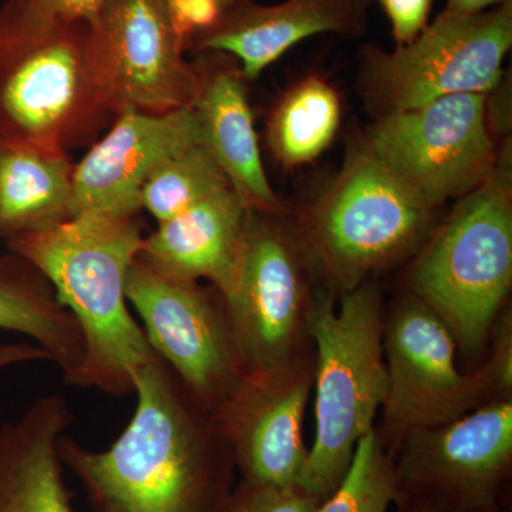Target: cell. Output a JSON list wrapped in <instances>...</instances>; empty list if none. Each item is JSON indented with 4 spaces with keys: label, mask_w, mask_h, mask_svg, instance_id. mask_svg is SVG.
<instances>
[{
    "label": "cell",
    "mask_w": 512,
    "mask_h": 512,
    "mask_svg": "<svg viewBox=\"0 0 512 512\" xmlns=\"http://www.w3.org/2000/svg\"><path fill=\"white\" fill-rule=\"evenodd\" d=\"M507 0H447L446 10L457 13H478L494 8Z\"/></svg>",
    "instance_id": "31"
},
{
    "label": "cell",
    "mask_w": 512,
    "mask_h": 512,
    "mask_svg": "<svg viewBox=\"0 0 512 512\" xmlns=\"http://www.w3.org/2000/svg\"><path fill=\"white\" fill-rule=\"evenodd\" d=\"M370 0H281L259 5L241 0L221 10L217 22L188 43L197 52L222 53L239 63L244 80H255L266 67L308 37L333 33L349 39L365 36Z\"/></svg>",
    "instance_id": "16"
},
{
    "label": "cell",
    "mask_w": 512,
    "mask_h": 512,
    "mask_svg": "<svg viewBox=\"0 0 512 512\" xmlns=\"http://www.w3.org/2000/svg\"><path fill=\"white\" fill-rule=\"evenodd\" d=\"M485 377L491 384L494 396L510 397L512 386V328L511 318H503L497 328L493 343V352L483 367Z\"/></svg>",
    "instance_id": "28"
},
{
    "label": "cell",
    "mask_w": 512,
    "mask_h": 512,
    "mask_svg": "<svg viewBox=\"0 0 512 512\" xmlns=\"http://www.w3.org/2000/svg\"><path fill=\"white\" fill-rule=\"evenodd\" d=\"M433 210L362 147L313 205L302 247L330 284L350 291L412 254Z\"/></svg>",
    "instance_id": "6"
},
{
    "label": "cell",
    "mask_w": 512,
    "mask_h": 512,
    "mask_svg": "<svg viewBox=\"0 0 512 512\" xmlns=\"http://www.w3.org/2000/svg\"><path fill=\"white\" fill-rule=\"evenodd\" d=\"M0 330L19 333L45 350L63 379L84 355L82 330L57 301L52 285L19 255H0Z\"/></svg>",
    "instance_id": "21"
},
{
    "label": "cell",
    "mask_w": 512,
    "mask_h": 512,
    "mask_svg": "<svg viewBox=\"0 0 512 512\" xmlns=\"http://www.w3.org/2000/svg\"><path fill=\"white\" fill-rule=\"evenodd\" d=\"M201 82L194 107L200 120L202 146L227 177L229 187L248 211L279 215L281 200L269 184L262 163L254 117L239 69L218 64L200 67Z\"/></svg>",
    "instance_id": "19"
},
{
    "label": "cell",
    "mask_w": 512,
    "mask_h": 512,
    "mask_svg": "<svg viewBox=\"0 0 512 512\" xmlns=\"http://www.w3.org/2000/svg\"><path fill=\"white\" fill-rule=\"evenodd\" d=\"M507 150L461 198L409 272L413 295L439 316L466 355L488 342L512 284V183Z\"/></svg>",
    "instance_id": "4"
},
{
    "label": "cell",
    "mask_w": 512,
    "mask_h": 512,
    "mask_svg": "<svg viewBox=\"0 0 512 512\" xmlns=\"http://www.w3.org/2000/svg\"><path fill=\"white\" fill-rule=\"evenodd\" d=\"M138 215H76L55 227L6 241L35 266L82 330L84 355L64 382L121 399L137 373L156 359L130 311L126 282L143 247Z\"/></svg>",
    "instance_id": "2"
},
{
    "label": "cell",
    "mask_w": 512,
    "mask_h": 512,
    "mask_svg": "<svg viewBox=\"0 0 512 512\" xmlns=\"http://www.w3.org/2000/svg\"><path fill=\"white\" fill-rule=\"evenodd\" d=\"M126 295L156 355L191 399L214 413L247 372L220 293L200 281L164 274L137 256Z\"/></svg>",
    "instance_id": "8"
},
{
    "label": "cell",
    "mask_w": 512,
    "mask_h": 512,
    "mask_svg": "<svg viewBox=\"0 0 512 512\" xmlns=\"http://www.w3.org/2000/svg\"><path fill=\"white\" fill-rule=\"evenodd\" d=\"M72 424L63 397L47 394L0 427V512H76L59 456Z\"/></svg>",
    "instance_id": "17"
},
{
    "label": "cell",
    "mask_w": 512,
    "mask_h": 512,
    "mask_svg": "<svg viewBox=\"0 0 512 512\" xmlns=\"http://www.w3.org/2000/svg\"><path fill=\"white\" fill-rule=\"evenodd\" d=\"M185 43L217 22L221 9L215 0H165Z\"/></svg>",
    "instance_id": "29"
},
{
    "label": "cell",
    "mask_w": 512,
    "mask_h": 512,
    "mask_svg": "<svg viewBox=\"0 0 512 512\" xmlns=\"http://www.w3.org/2000/svg\"><path fill=\"white\" fill-rule=\"evenodd\" d=\"M384 318L379 286L363 282L335 295L312 296L308 335L316 345L315 440L299 488L323 501L352 463L359 441L375 426L387 393Z\"/></svg>",
    "instance_id": "3"
},
{
    "label": "cell",
    "mask_w": 512,
    "mask_h": 512,
    "mask_svg": "<svg viewBox=\"0 0 512 512\" xmlns=\"http://www.w3.org/2000/svg\"><path fill=\"white\" fill-rule=\"evenodd\" d=\"M195 144H202V137L192 104L161 114L121 111L74 164L72 217L87 212L138 215L148 178L168 158Z\"/></svg>",
    "instance_id": "15"
},
{
    "label": "cell",
    "mask_w": 512,
    "mask_h": 512,
    "mask_svg": "<svg viewBox=\"0 0 512 512\" xmlns=\"http://www.w3.org/2000/svg\"><path fill=\"white\" fill-rule=\"evenodd\" d=\"M320 501L302 488L242 481L229 495L224 512H316Z\"/></svg>",
    "instance_id": "25"
},
{
    "label": "cell",
    "mask_w": 512,
    "mask_h": 512,
    "mask_svg": "<svg viewBox=\"0 0 512 512\" xmlns=\"http://www.w3.org/2000/svg\"><path fill=\"white\" fill-rule=\"evenodd\" d=\"M275 217L248 211L237 271L221 296L247 372L298 359L296 349L308 335L313 295L302 252Z\"/></svg>",
    "instance_id": "12"
},
{
    "label": "cell",
    "mask_w": 512,
    "mask_h": 512,
    "mask_svg": "<svg viewBox=\"0 0 512 512\" xmlns=\"http://www.w3.org/2000/svg\"><path fill=\"white\" fill-rule=\"evenodd\" d=\"M512 46V0L478 13L444 9L409 45L362 53L367 97L384 114L453 94H487Z\"/></svg>",
    "instance_id": "7"
},
{
    "label": "cell",
    "mask_w": 512,
    "mask_h": 512,
    "mask_svg": "<svg viewBox=\"0 0 512 512\" xmlns=\"http://www.w3.org/2000/svg\"><path fill=\"white\" fill-rule=\"evenodd\" d=\"M136 412L107 450L59 440L93 512H224L234 458L212 416L156 356L134 379Z\"/></svg>",
    "instance_id": "1"
},
{
    "label": "cell",
    "mask_w": 512,
    "mask_h": 512,
    "mask_svg": "<svg viewBox=\"0 0 512 512\" xmlns=\"http://www.w3.org/2000/svg\"><path fill=\"white\" fill-rule=\"evenodd\" d=\"M103 0H6L0 18L25 25L92 22Z\"/></svg>",
    "instance_id": "26"
},
{
    "label": "cell",
    "mask_w": 512,
    "mask_h": 512,
    "mask_svg": "<svg viewBox=\"0 0 512 512\" xmlns=\"http://www.w3.org/2000/svg\"><path fill=\"white\" fill-rule=\"evenodd\" d=\"M248 210L232 188L218 192L144 237L140 258L164 274L208 281L220 295L237 271Z\"/></svg>",
    "instance_id": "18"
},
{
    "label": "cell",
    "mask_w": 512,
    "mask_h": 512,
    "mask_svg": "<svg viewBox=\"0 0 512 512\" xmlns=\"http://www.w3.org/2000/svg\"><path fill=\"white\" fill-rule=\"evenodd\" d=\"M114 119L90 60L87 23L0 18V140L69 153Z\"/></svg>",
    "instance_id": "5"
},
{
    "label": "cell",
    "mask_w": 512,
    "mask_h": 512,
    "mask_svg": "<svg viewBox=\"0 0 512 512\" xmlns=\"http://www.w3.org/2000/svg\"><path fill=\"white\" fill-rule=\"evenodd\" d=\"M397 493L392 457L373 429L359 441L345 477L316 512H389Z\"/></svg>",
    "instance_id": "24"
},
{
    "label": "cell",
    "mask_w": 512,
    "mask_h": 512,
    "mask_svg": "<svg viewBox=\"0 0 512 512\" xmlns=\"http://www.w3.org/2000/svg\"><path fill=\"white\" fill-rule=\"evenodd\" d=\"M339 124L338 93L325 80L309 77L279 101L266 136L276 160L293 168L316 160L332 143Z\"/></svg>",
    "instance_id": "22"
},
{
    "label": "cell",
    "mask_w": 512,
    "mask_h": 512,
    "mask_svg": "<svg viewBox=\"0 0 512 512\" xmlns=\"http://www.w3.org/2000/svg\"><path fill=\"white\" fill-rule=\"evenodd\" d=\"M228 188L227 177L207 148L195 144L168 158L148 178L141 191V210L150 212L158 224Z\"/></svg>",
    "instance_id": "23"
},
{
    "label": "cell",
    "mask_w": 512,
    "mask_h": 512,
    "mask_svg": "<svg viewBox=\"0 0 512 512\" xmlns=\"http://www.w3.org/2000/svg\"><path fill=\"white\" fill-rule=\"evenodd\" d=\"M392 25L396 46L412 43L429 25L433 0H375Z\"/></svg>",
    "instance_id": "27"
},
{
    "label": "cell",
    "mask_w": 512,
    "mask_h": 512,
    "mask_svg": "<svg viewBox=\"0 0 512 512\" xmlns=\"http://www.w3.org/2000/svg\"><path fill=\"white\" fill-rule=\"evenodd\" d=\"M313 373L301 360L247 372L211 414L244 481L299 487L309 450L302 437Z\"/></svg>",
    "instance_id": "13"
},
{
    "label": "cell",
    "mask_w": 512,
    "mask_h": 512,
    "mask_svg": "<svg viewBox=\"0 0 512 512\" xmlns=\"http://www.w3.org/2000/svg\"><path fill=\"white\" fill-rule=\"evenodd\" d=\"M394 453H399L397 484L456 507H485L511 464V397L490 400L460 419L410 434Z\"/></svg>",
    "instance_id": "14"
},
{
    "label": "cell",
    "mask_w": 512,
    "mask_h": 512,
    "mask_svg": "<svg viewBox=\"0 0 512 512\" xmlns=\"http://www.w3.org/2000/svg\"><path fill=\"white\" fill-rule=\"evenodd\" d=\"M220 6L221 10L229 8V6L235 5V3L241 2V0H215Z\"/></svg>",
    "instance_id": "32"
},
{
    "label": "cell",
    "mask_w": 512,
    "mask_h": 512,
    "mask_svg": "<svg viewBox=\"0 0 512 512\" xmlns=\"http://www.w3.org/2000/svg\"><path fill=\"white\" fill-rule=\"evenodd\" d=\"M87 45L101 92L114 116L161 114L191 106L200 70L165 0H103L87 25Z\"/></svg>",
    "instance_id": "11"
},
{
    "label": "cell",
    "mask_w": 512,
    "mask_h": 512,
    "mask_svg": "<svg viewBox=\"0 0 512 512\" xmlns=\"http://www.w3.org/2000/svg\"><path fill=\"white\" fill-rule=\"evenodd\" d=\"M413 512H443V511L433 510V508H421V510H416Z\"/></svg>",
    "instance_id": "33"
},
{
    "label": "cell",
    "mask_w": 512,
    "mask_h": 512,
    "mask_svg": "<svg viewBox=\"0 0 512 512\" xmlns=\"http://www.w3.org/2000/svg\"><path fill=\"white\" fill-rule=\"evenodd\" d=\"M49 360L45 350L35 343H0V372L10 367L28 365L33 362Z\"/></svg>",
    "instance_id": "30"
},
{
    "label": "cell",
    "mask_w": 512,
    "mask_h": 512,
    "mask_svg": "<svg viewBox=\"0 0 512 512\" xmlns=\"http://www.w3.org/2000/svg\"><path fill=\"white\" fill-rule=\"evenodd\" d=\"M383 349L387 393L377 433L390 457L410 434L460 419L494 396L483 370H458L453 336L414 295L384 319Z\"/></svg>",
    "instance_id": "9"
},
{
    "label": "cell",
    "mask_w": 512,
    "mask_h": 512,
    "mask_svg": "<svg viewBox=\"0 0 512 512\" xmlns=\"http://www.w3.org/2000/svg\"><path fill=\"white\" fill-rule=\"evenodd\" d=\"M365 148L431 208L476 190L497 163L485 94H453L384 114Z\"/></svg>",
    "instance_id": "10"
},
{
    "label": "cell",
    "mask_w": 512,
    "mask_h": 512,
    "mask_svg": "<svg viewBox=\"0 0 512 512\" xmlns=\"http://www.w3.org/2000/svg\"><path fill=\"white\" fill-rule=\"evenodd\" d=\"M73 167L66 151L0 140V239L72 218Z\"/></svg>",
    "instance_id": "20"
}]
</instances>
